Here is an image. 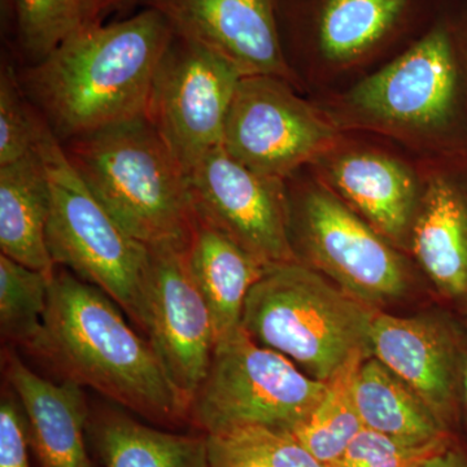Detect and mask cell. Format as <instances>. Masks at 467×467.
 Wrapping results in <instances>:
<instances>
[{"instance_id": "3", "label": "cell", "mask_w": 467, "mask_h": 467, "mask_svg": "<svg viewBox=\"0 0 467 467\" xmlns=\"http://www.w3.org/2000/svg\"><path fill=\"white\" fill-rule=\"evenodd\" d=\"M33 355L64 379L92 389L159 423L189 420L150 340L134 333L115 301L67 269H55L43 333Z\"/></svg>"}, {"instance_id": "2", "label": "cell", "mask_w": 467, "mask_h": 467, "mask_svg": "<svg viewBox=\"0 0 467 467\" xmlns=\"http://www.w3.org/2000/svg\"><path fill=\"white\" fill-rule=\"evenodd\" d=\"M327 116L337 129L377 131L425 159L467 160V12L439 18Z\"/></svg>"}, {"instance_id": "5", "label": "cell", "mask_w": 467, "mask_h": 467, "mask_svg": "<svg viewBox=\"0 0 467 467\" xmlns=\"http://www.w3.org/2000/svg\"><path fill=\"white\" fill-rule=\"evenodd\" d=\"M61 144L129 235L147 247L189 245L196 217L186 171L146 116Z\"/></svg>"}, {"instance_id": "31", "label": "cell", "mask_w": 467, "mask_h": 467, "mask_svg": "<svg viewBox=\"0 0 467 467\" xmlns=\"http://www.w3.org/2000/svg\"><path fill=\"white\" fill-rule=\"evenodd\" d=\"M110 0H81L84 26L91 24L103 23L107 17Z\"/></svg>"}, {"instance_id": "12", "label": "cell", "mask_w": 467, "mask_h": 467, "mask_svg": "<svg viewBox=\"0 0 467 467\" xmlns=\"http://www.w3.org/2000/svg\"><path fill=\"white\" fill-rule=\"evenodd\" d=\"M195 217L264 265L292 263L285 181L251 171L223 147L186 171Z\"/></svg>"}, {"instance_id": "10", "label": "cell", "mask_w": 467, "mask_h": 467, "mask_svg": "<svg viewBox=\"0 0 467 467\" xmlns=\"http://www.w3.org/2000/svg\"><path fill=\"white\" fill-rule=\"evenodd\" d=\"M242 77L225 58L174 34L153 77L146 119L184 171L223 146Z\"/></svg>"}, {"instance_id": "1", "label": "cell", "mask_w": 467, "mask_h": 467, "mask_svg": "<svg viewBox=\"0 0 467 467\" xmlns=\"http://www.w3.org/2000/svg\"><path fill=\"white\" fill-rule=\"evenodd\" d=\"M159 12L142 7L109 24L82 26L18 81L57 138L67 143L146 116L153 77L173 39Z\"/></svg>"}, {"instance_id": "7", "label": "cell", "mask_w": 467, "mask_h": 467, "mask_svg": "<svg viewBox=\"0 0 467 467\" xmlns=\"http://www.w3.org/2000/svg\"><path fill=\"white\" fill-rule=\"evenodd\" d=\"M36 149L50 186L52 261L109 295L144 333L149 247L129 235L95 198L46 121Z\"/></svg>"}, {"instance_id": "11", "label": "cell", "mask_w": 467, "mask_h": 467, "mask_svg": "<svg viewBox=\"0 0 467 467\" xmlns=\"http://www.w3.org/2000/svg\"><path fill=\"white\" fill-rule=\"evenodd\" d=\"M371 356L405 380L445 430L460 435V401L467 368L465 316L434 300L405 315L378 312Z\"/></svg>"}, {"instance_id": "24", "label": "cell", "mask_w": 467, "mask_h": 467, "mask_svg": "<svg viewBox=\"0 0 467 467\" xmlns=\"http://www.w3.org/2000/svg\"><path fill=\"white\" fill-rule=\"evenodd\" d=\"M52 275L0 254V331L3 340L36 352L43 333Z\"/></svg>"}, {"instance_id": "26", "label": "cell", "mask_w": 467, "mask_h": 467, "mask_svg": "<svg viewBox=\"0 0 467 467\" xmlns=\"http://www.w3.org/2000/svg\"><path fill=\"white\" fill-rule=\"evenodd\" d=\"M8 5L27 64L38 63L84 26L81 0H8Z\"/></svg>"}, {"instance_id": "23", "label": "cell", "mask_w": 467, "mask_h": 467, "mask_svg": "<svg viewBox=\"0 0 467 467\" xmlns=\"http://www.w3.org/2000/svg\"><path fill=\"white\" fill-rule=\"evenodd\" d=\"M349 362L328 380L324 398L291 435L325 466L344 453L350 442L365 429L355 399L356 374L361 362Z\"/></svg>"}, {"instance_id": "16", "label": "cell", "mask_w": 467, "mask_h": 467, "mask_svg": "<svg viewBox=\"0 0 467 467\" xmlns=\"http://www.w3.org/2000/svg\"><path fill=\"white\" fill-rule=\"evenodd\" d=\"M409 254L436 300L467 310V160L425 159Z\"/></svg>"}, {"instance_id": "13", "label": "cell", "mask_w": 467, "mask_h": 467, "mask_svg": "<svg viewBox=\"0 0 467 467\" xmlns=\"http://www.w3.org/2000/svg\"><path fill=\"white\" fill-rule=\"evenodd\" d=\"M144 334L190 409L211 367L217 337L207 301L190 272L186 247H149Z\"/></svg>"}, {"instance_id": "33", "label": "cell", "mask_w": 467, "mask_h": 467, "mask_svg": "<svg viewBox=\"0 0 467 467\" xmlns=\"http://www.w3.org/2000/svg\"><path fill=\"white\" fill-rule=\"evenodd\" d=\"M467 321V310L462 313ZM460 436L467 444V368L465 377H463L462 389H461L460 401Z\"/></svg>"}, {"instance_id": "29", "label": "cell", "mask_w": 467, "mask_h": 467, "mask_svg": "<svg viewBox=\"0 0 467 467\" xmlns=\"http://www.w3.org/2000/svg\"><path fill=\"white\" fill-rule=\"evenodd\" d=\"M29 426L20 401L3 396L0 402V467H30Z\"/></svg>"}, {"instance_id": "18", "label": "cell", "mask_w": 467, "mask_h": 467, "mask_svg": "<svg viewBox=\"0 0 467 467\" xmlns=\"http://www.w3.org/2000/svg\"><path fill=\"white\" fill-rule=\"evenodd\" d=\"M416 0H281L279 16H304L319 54L343 66L367 57L401 26Z\"/></svg>"}, {"instance_id": "15", "label": "cell", "mask_w": 467, "mask_h": 467, "mask_svg": "<svg viewBox=\"0 0 467 467\" xmlns=\"http://www.w3.org/2000/svg\"><path fill=\"white\" fill-rule=\"evenodd\" d=\"M316 177L396 247L409 254L423 192L422 168L337 140L310 164Z\"/></svg>"}, {"instance_id": "28", "label": "cell", "mask_w": 467, "mask_h": 467, "mask_svg": "<svg viewBox=\"0 0 467 467\" xmlns=\"http://www.w3.org/2000/svg\"><path fill=\"white\" fill-rule=\"evenodd\" d=\"M454 436L430 444L416 445L364 429L342 456L326 467H418Z\"/></svg>"}, {"instance_id": "27", "label": "cell", "mask_w": 467, "mask_h": 467, "mask_svg": "<svg viewBox=\"0 0 467 467\" xmlns=\"http://www.w3.org/2000/svg\"><path fill=\"white\" fill-rule=\"evenodd\" d=\"M45 119L26 97L17 70L3 63L0 73V167L36 150Z\"/></svg>"}, {"instance_id": "19", "label": "cell", "mask_w": 467, "mask_h": 467, "mask_svg": "<svg viewBox=\"0 0 467 467\" xmlns=\"http://www.w3.org/2000/svg\"><path fill=\"white\" fill-rule=\"evenodd\" d=\"M186 259L211 310L217 342L236 333L242 328L245 299L269 266L199 218Z\"/></svg>"}, {"instance_id": "8", "label": "cell", "mask_w": 467, "mask_h": 467, "mask_svg": "<svg viewBox=\"0 0 467 467\" xmlns=\"http://www.w3.org/2000/svg\"><path fill=\"white\" fill-rule=\"evenodd\" d=\"M327 384L312 379L243 328L218 340L193 396L189 420L205 435L261 426L291 434L317 407Z\"/></svg>"}, {"instance_id": "20", "label": "cell", "mask_w": 467, "mask_h": 467, "mask_svg": "<svg viewBox=\"0 0 467 467\" xmlns=\"http://www.w3.org/2000/svg\"><path fill=\"white\" fill-rule=\"evenodd\" d=\"M50 186L38 149L0 167V251L9 259L52 275L48 251Z\"/></svg>"}, {"instance_id": "21", "label": "cell", "mask_w": 467, "mask_h": 467, "mask_svg": "<svg viewBox=\"0 0 467 467\" xmlns=\"http://www.w3.org/2000/svg\"><path fill=\"white\" fill-rule=\"evenodd\" d=\"M355 399L365 429L416 445L454 436L423 399L374 356L359 365Z\"/></svg>"}, {"instance_id": "4", "label": "cell", "mask_w": 467, "mask_h": 467, "mask_svg": "<svg viewBox=\"0 0 467 467\" xmlns=\"http://www.w3.org/2000/svg\"><path fill=\"white\" fill-rule=\"evenodd\" d=\"M295 261L368 308L405 315L436 300L410 254L396 247L317 177L285 180Z\"/></svg>"}, {"instance_id": "25", "label": "cell", "mask_w": 467, "mask_h": 467, "mask_svg": "<svg viewBox=\"0 0 467 467\" xmlns=\"http://www.w3.org/2000/svg\"><path fill=\"white\" fill-rule=\"evenodd\" d=\"M212 467H326L288 432L242 426L207 435Z\"/></svg>"}, {"instance_id": "22", "label": "cell", "mask_w": 467, "mask_h": 467, "mask_svg": "<svg viewBox=\"0 0 467 467\" xmlns=\"http://www.w3.org/2000/svg\"><path fill=\"white\" fill-rule=\"evenodd\" d=\"M104 467H212L208 438L152 429L109 411L92 425Z\"/></svg>"}, {"instance_id": "17", "label": "cell", "mask_w": 467, "mask_h": 467, "mask_svg": "<svg viewBox=\"0 0 467 467\" xmlns=\"http://www.w3.org/2000/svg\"><path fill=\"white\" fill-rule=\"evenodd\" d=\"M5 364L42 467H92L85 442L88 408L82 386L69 379L51 382L16 353H9Z\"/></svg>"}, {"instance_id": "6", "label": "cell", "mask_w": 467, "mask_h": 467, "mask_svg": "<svg viewBox=\"0 0 467 467\" xmlns=\"http://www.w3.org/2000/svg\"><path fill=\"white\" fill-rule=\"evenodd\" d=\"M377 313L326 276L292 261L270 265L251 288L242 328L306 376L327 383L353 359L370 358Z\"/></svg>"}, {"instance_id": "14", "label": "cell", "mask_w": 467, "mask_h": 467, "mask_svg": "<svg viewBox=\"0 0 467 467\" xmlns=\"http://www.w3.org/2000/svg\"><path fill=\"white\" fill-rule=\"evenodd\" d=\"M175 36L198 43L244 76L294 81L282 36L281 0H143Z\"/></svg>"}, {"instance_id": "30", "label": "cell", "mask_w": 467, "mask_h": 467, "mask_svg": "<svg viewBox=\"0 0 467 467\" xmlns=\"http://www.w3.org/2000/svg\"><path fill=\"white\" fill-rule=\"evenodd\" d=\"M418 467H467V444L460 435Z\"/></svg>"}, {"instance_id": "32", "label": "cell", "mask_w": 467, "mask_h": 467, "mask_svg": "<svg viewBox=\"0 0 467 467\" xmlns=\"http://www.w3.org/2000/svg\"><path fill=\"white\" fill-rule=\"evenodd\" d=\"M142 3L143 0H110L107 16L109 15H116L119 18L130 16L131 14H134L135 9L140 8Z\"/></svg>"}, {"instance_id": "9", "label": "cell", "mask_w": 467, "mask_h": 467, "mask_svg": "<svg viewBox=\"0 0 467 467\" xmlns=\"http://www.w3.org/2000/svg\"><path fill=\"white\" fill-rule=\"evenodd\" d=\"M340 140L339 129L275 76L239 81L223 130V150L251 171L287 180Z\"/></svg>"}]
</instances>
